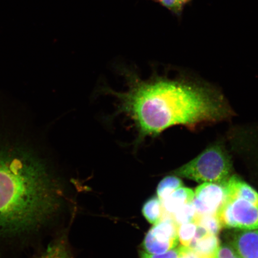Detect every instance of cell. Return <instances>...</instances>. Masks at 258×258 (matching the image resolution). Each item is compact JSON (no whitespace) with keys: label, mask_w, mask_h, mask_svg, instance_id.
I'll list each match as a JSON object with an SVG mask.
<instances>
[{"label":"cell","mask_w":258,"mask_h":258,"mask_svg":"<svg viewBox=\"0 0 258 258\" xmlns=\"http://www.w3.org/2000/svg\"><path fill=\"white\" fill-rule=\"evenodd\" d=\"M198 225L195 222H190L178 226L177 235L179 241L183 246L189 247L195 237Z\"/></svg>","instance_id":"14"},{"label":"cell","mask_w":258,"mask_h":258,"mask_svg":"<svg viewBox=\"0 0 258 258\" xmlns=\"http://www.w3.org/2000/svg\"><path fill=\"white\" fill-rule=\"evenodd\" d=\"M225 197L218 212L222 228L258 229V193L237 176L225 183Z\"/></svg>","instance_id":"3"},{"label":"cell","mask_w":258,"mask_h":258,"mask_svg":"<svg viewBox=\"0 0 258 258\" xmlns=\"http://www.w3.org/2000/svg\"><path fill=\"white\" fill-rule=\"evenodd\" d=\"M177 228L178 226L169 217L154 225L144 238L145 252L160 254L176 247L179 243Z\"/></svg>","instance_id":"5"},{"label":"cell","mask_w":258,"mask_h":258,"mask_svg":"<svg viewBox=\"0 0 258 258\" xmlns=\"http://www.w3.org/2000/svg\"><path fill=\"white\" fill-rule=\"evenodd\" d=\"M195 198V192L192 189L180 187L173 192L162 203L164 218H171L174 213L182 206L192 203Z\"/></svg>","instance_id":"9"},{"label":"cell","mask_w":258,"mask_h":258,"mask_svg":"<svg viewBox=\"0 0 258 258\" xmlns=\"http://www.w3.org/2000/svg\"><path fill=\"white\" fill-rule=\"evenodd\" d=\"M183 186L182 180L174 176H167L159 183L157 189V198L161 202L175 190Z\"/></svg>","instance_id":"11"},{"label":"cell","mask_w":258,"mask_h":258,"mask_svg":"<svg viewBox=\"0 0 258 258\" xmlns=\"http://www.w3.org/2000/svg\"><path fill=\"white\" fill-rule=\"evenodd\" d=\"M241 133L250 140L258 143V125L246 128H240Z\"/></svg>","instance_id":"19"},{"label":"cell","mask_w":258,"mask_h":258,"mask_svg":"<svg viewBox=\"0 0 258 258\" xmlns=\"http://www.w3.org/2000/svg\"><path fill=\"white\" fill-rule=\"evenodd\" d=\"M230 245L241 258H258V229L241 230Z\"/></svg>","instance_id":"7"},{"label":"cell","mask_w":258,"mask_h":258,"mask_svg":"<svg viewBox=\"0 0 258 258\" xmlns=\"http://www.w3.org/2000/svg\"><path fill=\"white\" fill-rule=\"evenodd\" d=\"M211 258H241L230 245H220Z\"/></svg>","instance_id":"17"},{"label":"cell","mask_w":258,"mask_h":258,"mask_svg":"<svg viewBox=\"0 0 258 258\" xmlns=\"http://www.w3.org/2000/svg\"><path fill=\"white\" fill-rule=\"evenodd\" d=\"M195 222L212 234L218 235L222 228L217 215H196Z\"/></svg>","instance_id":"12"},{"label":"cell","mask_w":258,"mask_h":258,"mask_svg":"<svg viewBox=\"0 0 258 258\" xmlns=\"http://www.w3.org/2000/svg\"><path fill=\"white\" fill-rule=\"evenodd\" d=\"M38 258H71L67 248L62 242L50 245L42 255Z\"/></svg>","instance_id":"15"},{"label":"cell","mask_w":258,"mask_h":258,"mask_svg":"<svg viewBox=\"0 0 258 258\" xmlns=\"http://www.w3.org/2000/svg\"><path fill=\"white\" fill-rule=\"evenodd\" d=\"M192 0H157L158 3L176 16H181L185 6Z\"/></svg>","instance_id":"16"},{"label":"cell","mask_w":258,"mask_h":258,"mask_svg":"<svg viewBox=\"0 0 258 258\" xmlns=\"http://www.w3.org/2000/svg\"><path fill=\"white\" fill-rule=\"evenodd\" d=\"M127 89L106 92L117 99L116 114L133 121L139 145L147 138H156L167 129L183 125L194 130L215 123L234 114L227 99L214 86L186 77L154 76L143 80L134 70L122 68Z\"/></svg>","instance_id":"1"},{"label":"cell","mask_w":258,"mask_h":258,"mask_svg":"<svg viewBox=\"0 0 258 258\" xmlns=\"http://www.w3.org/2000/svg\"><path fill=\"white\" fill-rule=\"evenodd\" d=\"M179 258H205L191 248L185 246H180V253Z\"/></svg>","instance_id":"20"},{"label":"cell","mask_w":258,"mask_h":258,"mask_svg":"<svg viewBox=\"0 0 258 258\" xmlns=\"http://www.w3.org/2000/svg\"><path fill=\"white\" fill-rule=\"evenodd\" d=\"M231 169L230 156L223 144L217 143L176 170L175 174L199 182L225 183L231 176Z\"/></svg>","instance_id":"4"},{"label":"cell","mask_w":258,"mask_h":258,"mask_svg":"<svg viewBox=\"0 0 258 258\" xmlns=\"http://www.w3.org/2000/svg\"><path fill=\"white\" fill-rule=\"evenodd\" d=\"M52 191L45 167L28 147L0 141V236L36 227L52 207Z\"/></svg>","instance_id":"2"},{"label":"cell","mask_w":258,"mask_h":258,"mask_svg":"<svg viewBox=\"0 0 258 258\" xmlns=\"http://www.w3.org/2000/svg\"><path fill=\"white\" fill-rule=\"evenodd\" d=\"M225 197V183H203L196 188L192 201L196 215H217Z\"/></svg>","instance_id":"6"},{"label":"cell","mask_w":258,"mask_h":258,"mask_svg":"<svg viewBox=\"0 0 258 258\" xmlns=\"http://www.w3.org/2000/svg\"><path fill=\"white\" fill-rule=\"evenodd\" d=\"M219 240L217 235L212 234L198 225L196 234L189 247L205 258H211L218 249Z\"/></svg>","instance_id":"8"},{"label":"cell","mask_w":258,"mask_h":258,"mask_svg":"<svg viewBox=\"0 0 258 258\" xmlns=\"http://www.w3.org/2000/svg\"><path fill=\"white\" fill-rule=\"evenodd\" d=\"M153 1H157V0H153Z\"/></svg>","instance_id":"21"},{"label":"cell","mask_w":258,"mask_h":258,"mask_svg":"<svg viewBox=\"0 0 258 258\" xmlns=\"http://www.w3.org/2000/svg\"><path fill=\"white\" fill-rule=\"evenodd\" d=\"M143 213L145 219L153 225L159 223L164 218L162 203L157 197L148 200L145 203Z\"/></svg>","instance_id":"10"},{"label":"cell","mask_w":258,"mask_h":258,"mask_svg":"<svg viewBox=\"0 0 258 258\" xmlns=\"http://www.w3.org/2000/svg\"><path fill=\"white\" fill-rule=\"evenodd\" d=\"M197 213L193 203H188L180 208L171 216L177 226L190 222H195Z\"/></svg>","instance_id":"13"},{"label":"cell","mask_w":258,"mask_h":258,"mask_svg":"<svg viewBox=\"0 0 258 258\" xmlns=\"http://www.w3.org/2000/svg\"><path fill=\"white\" fill-rule=\"evenodd\" d=\"M180 253V246L173 248L169 251L160 254H150L145 252L141 253V258H179Z\"/></svg>","instance_id":"18"}]
</instances>
